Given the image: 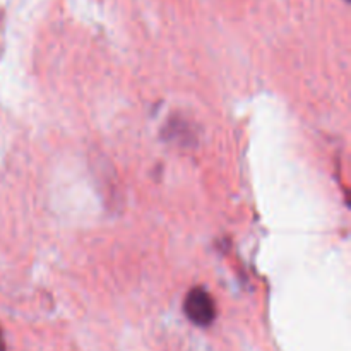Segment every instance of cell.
<instances>
[{"label": "cell", "mask_w": 351, "mask_h": 351, "mask_svg": "<svg viewBox=\"0 0 351 351\" xmlns=\"http://www.w3.org/2000/svg\"><path fill=\"white\" fill-rule=\"evenodd\" d=\"M184 312L189 317V321L194 322L195 326L206 328V326L213 324L216 317L215 300H213V297L204 288H192L187 293V297H185Z\"/></svg>", "instance_id": "obj_1"}, {"label": "cell", "mask_w": 351, "mask_h": 351, "mask_svg": "<svg viewBox=\"0 0 351 351\" xmlns=\"http://www.w3.org/2000/svg\"><path fill=\"white\" fill-rule=\"evenodd\" d=\"M0 351H5V339H3L2 328H0Z\"/></svg>", "instance_id": "obj_2"}]
</instances>
